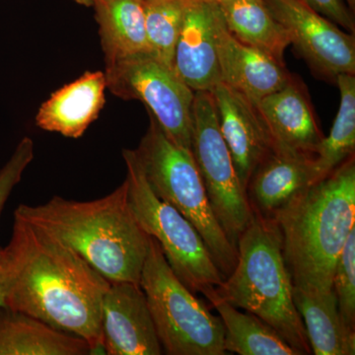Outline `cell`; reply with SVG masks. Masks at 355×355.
Returning a JSON list of instances; mask_svg holds the SVG:
<instances>
[{"label":"cell","instance_id":"f546056e","mask_svg":"<svg viewBox=\"0 0 355 355\" xmlns=\"http://www.w3.org/2000/svg\"><path fill=\"white\" fill-rule=\"evenodd\" d=\"M347 6L349 7L350 10L354 11L355 9V0H345Z\"/></svg>","mask_w":355,"mask_h":355},{"label":"cell","instance_id":"4316f807","mask_svg":"<svg viewBox=\"0 0 355 355\" xmlns=\"http://www.w3.org/2000/svg\"><path fill=\"white\" fill-rule=\"evenodd\" d=\"M35 156L34 141L30 137L21 139L10 159L0 170V216L13 189L20 183L23 173Z\"/></svg>","mask_w":355,"mask_h":355},{"label":"cell","instance_id":"ba28073f","mask_svg":"<svg viewBox=\"0 0 355 355\" xmlns=\"http://www.w3.org/2000/svg\"><path fill=\"white\" fill-rule=\"evenodd\" d=\"M191 151L202 177L210 207L228 239H238L254 217V209L236 172L219 128L210 91L195 92Z\"/></svg>","mask_w":355,"mask_h":355},{"label":"cell","instance_id":"8fae6325","mask_svg":"<svg viewBox=\"0 0 355 355\" xmlns=\"http://www.w3.org/2000/svg\"><path fill=\"white\" fill-rule=\"evenodd\" d=\"M210 92L222 137L247 191L257 168L275 150V140L256 105L246 96L223 83H217Z\"/></svg>","mask_w":355,"mask_h":355},{"label":"cell","instance_id":"6da1fadb","mask_svg":"<svg viewBox=\"0 0 355 355\" xmlns=\"http://www.w3.org/2000/svg\"><path fill=\"white\" fill-rule=\"evenodd\" d=\"M32 229L34 244L6 307L83 338L90 354H105L102 303L111 282L70 248Z\"/></svg>","mask_w":355,"mask_h":355},{"label":"cell","instance_id":"7a4b0ae2","mask_svg":"<svg viewBox=\"0 0 355 355\" xmlns=\"http://www.w3.org/2000/svg\"><path fill=\"white\" fill-rule=\"evenodd\" d=\"M14 218L70 248L110 282L140 284L150 236L133 216L127 182L89 202L55 196L43 205H20Z\"/></svg>","mask_w":355,"mask_h":355},{"label":"cell","instance_id":"603a6c76","mask_svg":"<svg viewBox=\"0 0 355 355\" xmlns=\"http://www.w3.org/2000/svg\"><path fill=\"white\" fill-rule=\"evenodd\" d=\"M335 83L340 90V108L330 135L324 137L313 157L315 183L354 156L355 74H340Z\"/></svg>","mask_w":355,"mask_h":355},{"label":"cell","instance_id":"7c38bea8","mask_svg":"<svg viewBox=\"0 0 355 355\" xmlns=\"http://www.w3.org/2000/svg\"><path fill=\"white\" fill-rule=\"evenodd\" d=\"M101 329L106 354H163L140 284L111 282L103 299Z\"/></svg>","mask_w":355,"mask_h":355},{"label":"cell","instance_id":"3957f363","mask_svg":"<svg viewBox=\"0 0 355 355\" xmlns=\"http://www.w3.org/2000/svg\"><path fill=\"white\" fill-rule=\"evenodd\" d=\"M272 218L279 228L293 286L314 291L333 289L336 261L355 227L354 156Z\"/></svg>","mask_w":355,"mask_h":355},{"label":"cell","instance_id":"8992f818","mask_svg":"<svg viewBox=\"0 0 355 355\" xmlns=\"http://www.w3.org/2000/svg\"><path fill=\"white\" fill-rule=\"evenodd\" d=\"M156 333L170 355H224V327L181 282L153 237L140 277Z\"/></svg>","mask_w":355,"mask_h":355},{"label":"cell","instance_id":"9c48e42d","mask_svg":"<svg viewBox=\"0 0 355 355\" xmlns=\"http://www.w3.org/2000/svg\"><path fill=\"white\" fill-rule=\"evenodd\" d=\"M107 89L123 100L144 103L167 137L190 149L195 92L174 69L151 53H140L105 64Z\"/></svg>","mask_w":355,"mask_h":355},{"label":"cell","instance_id":"2e32d148","mask_svg":"<svg viewBox=\"0 0 355 355\" xmlns=\"http://www.w3.org/2000/svg\"><path fill=\"white\" fill-rule=\"evenodd\" d=\"M313 184V156L275 147L254 172L247 195L254 211L272 218Z\"/></svg>","mask_w":355,"mask_h":355},{"label":"cell","instance_id":"30bf717a","mask_svg":"<svg viewBox=\"0 0 355 355\" xmlns=\"http://www.w3.org/2000/svg\"><path fill=\"white\" fill-rule=\"evenodd\" d=\"M311 71L327 81L355 74V36L301 0H263Z\"/></svg>","mask_w":355,"mask_h":355},{"label":"cell","instance_id":"7402d4cb","mask_svg":"<svg viewBox=\"0 0 355 355\" xmlns=\"http://www.w3.org/2000/svg\"><path fill=\"white\" fill-rule=\"evenodd\" d=\"M224 327L223 347L240 355H300L270 324L252 313H243L217 295L209 301Z\"/></svg>","mask_w":355,"mask_h":355},{"label":"cell","instance_id":"ffe728a7","mask_svg":"<svg viewBox=\"0 0 355 355\" xmlns=\"http://www.w3.org/2000/svg\"><path fill=\"white\" fill-rule=\"evenodd\" d=\"M92 7L99 25L105 64L150 53L144 0H95Z\"/></svg>","mask_w":355,"mask_h":355},{"label":"cell","instance_id":"52a82bcc","mask_svg":"<svg viewBox=\"0 0 355 355\" xmlns=\"http://www.w3.org/2000/svg\"><path fill=\"white\" fill-rule=\"evenodd\" d=\"M123 157L127 167L128 202L140 227L158 242L178 279L209 301L224 277L202 236L183 214L155 195L135 150L123 149Z\"/></svg>","mask_w":355,"mask_h":355},{"label":"cell","instance_id":"9a60e30c","mask_svg":"<svg viewBox=\"0 0 355 355\" xmlns=\"http://www.w3.org/2000/svg\"><path fill=\"white\" fill-rule=\"evenodd\" d=\"M275 147L313 156L324 139L305 84L297 76L279 91L254 102Z\"/></svg>","mask_w":355,"mask_h":355},{"label":"cell","instance_id":"e0dca14e","mask_svg":"<svg viewBox=\"0 0 355 355\" xmlns=\"http://www.w3.org/2000/svg\"><path fill=\"white\" fill-rule=\"evenodd\" d=\"M106 90L104 71L85 72L53 92L42 104L36 116V125L46 132L79 139L104 108Z\"/></svg>","mask_w":355,"mask_h":355},{"label":"cell","instance_id":"83f0119b","mask_svg":"<svg viewBox=\"0 0 355 355\" xmlns=\"http://www.w3.org/2000/svg\"><path fill=\"white\" fill-rule=\"evenodd\" d=\"M315 11L322 14L345 31L354 34L355 20L354 11L343 0H301Z\"/></svg>","mask_w":355,"mask_h":355},{"label":"cell","instance_id":"ac0fdd59","mask_svg":"<svg viewBox=\"0 0 355 355\" xmlns=\"http://www.w3.org/2000/svg\"><path fill=\"white\" fill-rule=\"evenodd\" d=\"M292 297L313 354H355V330L343 323L334 289L314 291L293 286Z\"/></svg>","mask_w":355,"mask_h":355},{"label":"cell","instance_id":"277c9868","mask_svg":"<svg viewBox=\"0 0 355 355\" xmlns=\"http://www.w3.org/2000/svg\"><path fill=\"white\" fill-rule=\"evenodd\" d=\"M237 263L216 294L260 318L300 355L312 354L307 334L292 297V280L275 219L254 211L237 242Z\"/></svg>","mask_w":355,"mask_h":355},{"label":"cell","instance_id":"f1b7e54d","mask_svg":"<svg viewBox=\"0 0 355 355\" xmlns=\"http://www.w3.org/2000/svg\"><path fill=\"white\" fill-rule=\"evenodd\" d=\"M74 1H76L77 4H79V6L92 7L93 2H94L95 0H74Z\"/></svg>","mask_w":355,"mask_h":355},{"label":"cell","instance_id":"5bb4252c","mask_svg":"<svg viewBox=\"0 0 355 355\" xmlns=\"http://www.w3.org/2000/svg\"><path fill=\"white\" fill-rule=\"evenodd\" d=\"M216 43L221 83L251 101H259L280 90L293 76L286 64H279L263 51L243 43L231 34L220 9L216 20Z\"/></svg>","mask_w":355,"mask_h":355},{"label":"cell","instance_id":"cb8c5ba5","mask_svg":"<svg viewBox=\"0 0 355 355\" xmlns=\"http://www.w3.org/2000/svg\"><path fill=\"white\" fill-rule=\"evenodd\" d=\"M188 0H144L146 27L150 53L173 67L175 46L181 31Z\"/></svg>","mask_w":355,"mask_h":355},{"label":"cell","instance_id":"44dd1931","mask_svg":"<svg viewBox=\"0 0 355 355\" xmlns=\"http://www.w3.org/2000/svg\"><path fill=\"white\" fill-rule=\"evenodd\" d=\"M217 6L231 34L286 64L284 53L291 38L263 0H230Z\"/></svg>","mask_w":355,"mask_h":355},{"label":"cell","instance_id":"5b68a950","mask_svg":"<svg viewBox=\"0 0 355 355\" xmlns=\"http://www.w3.org/2000/svg\"><path fill=\"white\" fill-rule=\"evenodd\" d=\"M149 116V127L135 149L149 186L197 228L224 279L237 263L230 242L212 211L202 177L190 149L177 146Z\"/></svg>","mask_w":355,"mask_h":355},{"label":"cell","instance_id":"484cf974","mask_svg":"<svg viewBox=\"0 0 355 355\" xmlns=\"http://www.w3.org/2000/svg\"><path fill=\"white\" fill-rule=\"evenodd\" d=\"M333 289L343 323L355 330V227L336 261Z\"/></svg>","mask_w":355,"mask_h":355},{"label":"cell","instance_id":"4fadbf2b","mask_svg":"<svg viewBox=\"0 0 355 355\" xmlns=\"http://www.w3.org/2000/svg\"><path fill=\"white\" fill-rule=\"evenodd\" d=\"M217 4L188 0L175 46L173 69L193 91H211L221 83L216 43Z\"/></svg>","mask_w":355,"mask_h":355},{"label":"cell","instance_id":"4dcf8cb0","mask_svg":"<svg viewBox=\"0 0 355 355\" xmlns=\"http://www.w3.org/2000/svg\"><path fill=\"white\" fill-rule=\"evenodd\" d=\"M205 1L211 2V3L214 4H220L223 3V2L230 1V0H205Z\"/></svg>","mask_w":355,"mask_h":355},{"label":"cell","instance_id":"d6986e66","mask_svg":"<svg viewBox=\"0 0 355 355\" xmlns=\"http://www.w3.org/2000/svg\"><path fill=\"white\" fill-rule=\"evenodd\" d=\"M87 343L24 313L0 308V355H85Z\"/></svg>","mask_w":355,"mask_h":355},{"label":"cell","instance_id":"d4e9b609","mask_svg":"<svg viewBox=\"0 0 355 355\" xmlns=\"http://www.w3.org/2000/svg\"><path fill=\"white\" fill-rule=\"evenodd\" d=\"M34 244V231L24 221L14 218L12 237L0 247V308L6 307L7 296L29 257Z\"/></svg>","mask_w":355,"mask_h":355}]
</instances>
